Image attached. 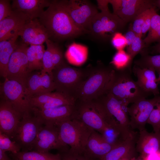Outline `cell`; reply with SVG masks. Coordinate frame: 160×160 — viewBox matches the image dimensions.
Here are the masks:
<instances>
[{"label":"cell","instance_id":"obj_8","mask_svg":"<svg viewBox=\"0 0 160 160\" xmlns=\"http://www.w3.org/2000/svg\"><path fill=\"white\" fill-rule=\"evenodd\" d=\"M0 98L9 102L23 115L31 111L30 98L26 87L19 82L7 78L0 84Z\"/></svg>","mask_w":160,"mask_h":160},{"label":"cell","instance_id":"obj_28","mask_svg":"<svg viewBox=\"0 0 160 160\" xmlns=\"http://www.w3.org/2000/svg\"><path fill=\"white\" fill-rule=\"evenodd\" d=\"M88 52V49L86 46L74 43L68 47L65 56L71 64L80 66L86 61Z\"/></svg>","mask_w":160,"mask_h":160},{"label":"cell","instance_id":"obj_10","mask_svg":"<svg viewBox=\"0 0 160 160\" xmlns=\"http://www.w3.org/2000/svg\"><path fill=\"white\" fill-rule=\"evenodd\" d=\"M43 125L40 119L34 115L29 114L23 116L12 138L20 146L21 151L33 150L37 135Z\"/></svg>","mask_w":160,"mask_h":160},{"label":"cell","instance_id":"obj_45","mask_svg":"<svg viewBox=\"0 0 160 160\" xmlns=\"http://www.w3.org/2000/svg\"><path fill=\"white\" fill-rule=\"evenodd\" d=\"M143 51L147 54L150 52L152 54L159 53L160 54V41L149 48L147 47V50L144 49Z\"/></svg>","mask_w":160,"mask_h":160},{"label":"cell","instance_id":"obj_46","mask_svg":"<svg viewBox=\"0 0 160 160\" xmlns=\"http://www.w3.org/2000/svg\"><path fill=\"white\" fill-rule=\"evenodd\" d=\"M145 160H160V151L148 155Z\"/></svg>","mask_w":160,"mask_h":160},{"label":"cell","instance_id":"obj_52","mask_svg":"<svg viewBox=\"0 0 160 160\" xmlns=\"http://www.w3.org/2000/svg\"><path fill=\"white\" fill-rule=\"evenodd\" d=\"M145 160V159H137V160Z\"/></svg>","mask_w":160,"mask_h":160},{"label":"cell","instance_id":"obj_20","mask_svg":"<svg viewBox=\"0 0 160 160\" xmlns=\"http://www.w3.org/2000/svg\"><path fill=\"white\" fill-rule=\"evenodd\" d=\"M30 20L25 14L13 10L10 16L0 21V41L9 39L18 34L22 26Z\"/></svg>","mask_w":160,"mask_h":160},{"label":"cell","instance_id":"obj_48","mask_svg":"<svg viewBox=\"0 0 160 160\" xmlns=\"http://www.w3.org/2000/svg\"><path fill=\"white\" fill-rule=\"evenodd\" d=\"M5 152L0 149V160H12L8 157Z\"/></svg>","mask_w":160,"mask_h":160},{"label":"cell","instance_id":"obj_41","mask_svg":"<svg viewBox=\"0 0 160 160\" xmlns=\"http://www.w3.org/2000/svg\"><path fill=\"white\" fill-rule=\"evenodd\" d=\"M12 11L9 1L0 0V21L10 16Z\"/></svg>","mask_w":160,"mask_h":160},{"label":"cell","instance_id":"obj_1","mask_svg":"<svg viewBox=\"0 0 160 160\" xmlns=\"http://www.w3.org/2000/svg\"><path fill=\"white\" fill-rule=\"evenodd\" d=\"M39 20L47 29L49 38L55 40L71 39L85 34L72 21L63 0L51 1Z\"/></svg>","mask_w":160,"mask_h":160},{"label":"cell","instance_id":"obj_40","mask_svg":"<svg viewBox=\"0 0 160 160\" xmlns=\"http://www.w3.org/2000/svg\"><path fill=\"white\" fill-rule=\"evenodd\" d=\"M111 41L113 46L118 51L123 50L127 45V41L124 36L120 32L115 33L112 38Z\"/></svg>","mask_w":160,"mask_h":160},{"label":"cell","instance_id":"obj_36","mask_svg":"<svg viewBox=\"0 0 160 160\" xmlns=\"http://www.w3.org/2000/svg\"><path fill=\"white\" fill-rule=\"evenodd\" d=\"M140 36H137L132 43L127 47V52L130 56L132 60L137 54L140 53L143 49L146 48Z\"/></svg>","mask_w":160,"mask_h":160},{"label":"cell","instance_id":"obj_43","mask_svg":"<svg viewBox=\"0 0 160 160\" xmlns=\"http://www.w3.org/2000/svg\"><path fill=\"white\" fill-rule=\"evenodd\" d=\"M156 8L155 6H153L149 9L142 27L141 32L142 36L145 34L146 32L149 30L152 17L154 13L157 12Z\"/></svg>","mask_w":160,"mask_h":160},{"label":"cell","instance_id":"obj_18","mask_svg":"<svg viewBox=\"0 0 160 160\" xmlns=\"http://www.w3.org/2000/svg\"><path fill=\"white\" fill-rule=\"evenodd\" d=\"M76 101L73 97L56 91L40 94L30 98L31 108H35L40 110L65 105H74Z\"/></svg>","mask_w":160,"mask_h":160},{"label":"cell","instance_id":"obj_15","mask_svg":"<svg viewBox=\"0 0 160 160\" xmlns=\"http://www.w3.org/2000/svg\"><path fill=\"white\" fill-rule=\"evenodd\" d=\"M74 118L92 129L100 133L107 126L92 101L76 100Z\"/></svg>","mask_w":160,"mask_h":160},{"label":"cell","instance_id":"obj_2","mask_svg":"<svg viewBox=\"0 0 160 160\" xmlns=\"http://www.w3.org/2000/svg\"><path fill=\"white\" fill-rule=\"evenodd\" d=\"M131 69L114 71L106 91L111 93L127 108L130 103L146 99L152 95L141 87L131 76Z\"/></svg>","mask_w":160,"mask_h":160},{"label":"cell","instance_id":"obj_6","mask_svg":"<svg viewBox=\"0 0 160 160\" xmlns=\"http://www.w3.org/2000/svg\"><path fill=\"white\" fill-rule=\"evenodd\" d=\"M107 125L121 130H130L126 108L111 93L106 91L92 101Z\"/></svg>","mask_w":160,"mask_h":160},{"label":"cell","instance_id":"obj_7","mask_svg":"<svg viewBox=\"0 0 160 160\" xmlns=\"http://www.w3.org/2000/svg\"><path fill=\"white\" fill-rule=\"evenodd\" d=\"M55 125L61 140L70 146L69 150L83 154L87 140L93 130L75 118L63 121Z\"/></svg>","mask_w":160,"mask_h":160},{"label":"cell","instance_id":"obj_44","mask_svg":"<svg viewBox=\"0 0 160 160\" xmlns=\"http://www.w3.org/2000/svg\"><path fill=\"white\" fill-rule=\"evenodd\" d=\"M137 36L136 34L129 28L124 36L127 41V46L129 45L132 43Z\"/></svg>","mask_w":160,"mask_h":160},{"label":"cell","instance_id":"obj_31","mask_svg":"<svg viewBox=\"0 0 160 160\" xmlns=\"http://www.w3.org/2000/svg\"><path fill=\"white\" fill-rule=\"evenodd\" d=\"M143 40L146 47L152 43L160 41V15L156 12L152 17L148 34Z\"/></svg>","mask_w":160,"mask_h":160},{"label":"cell","instance_id":"obj_11","mask_svg":"<svg viewBox=\"0 0 160 160\" xmlns=\"http://www.w3.org/2000/svg\"><path fill=\"white\" fill-rule=\"evenodd\" d=\"M28 45L23 42L18 44L9 59L6 77L9 79L17 81L26 87L30 74L26 54Z\"/></svg>","mask_w":160,"mask_h":160},{"label":"cell","instance_id":"obj_17","mask_svg":"<svg viewBox=\"0 0 160 160\" xmlns=\"http://www.w3.org/2000/svg\"><path fill=\"white\" fill-rule=\"evenodd\" d=\"M23 117L9 102L0 99V132L12 139Z\"/></svg>","mask_w":160,"mask_h":160},{"label":"cell","instance_id":"obj_42","mask_svg":"<svg viewBox=\"0 0 160 160\" xmlns=\"http://www.w3.org/2000/svg\"><path fill=\"white\" fill-rule=\"evenodd\" d=\"M62 160H94L86 156L84 154H80L67 151L60 153Z\"/></svg>","mask_w":160,"mask_h":160},{"label":"cell","instance_id":"obj_25","mask_svg":"<svg viewBox=\"0 0 160 160\" xmlns=\"http://www.w3.org/2000/svg\"><path fill=\"white\" fill-rule=\"evenodd\" d=\"M132 71L137 78L136 81L139 86L154 96L159 95V83L153 69L141 68L135 65Z\"/></svg>","mask_w":160,"mask_h":160},{"label":"cell","instance_id":"obj_32","mask_svg":"<svg viewBox=\"0 0 160 160\" xmlns=\"http://www.w3.org/2000/svg\"><path fill=\"white\" fill-rule=\"evenodd\" d=\"M140 53L141 57L134 61L135 65L141 68L153 69L157 72L160 70V54L150 55L143 52Z\"/></svg>","mask_w":160,"mask_h":160},{"label":"cell","instance_id":"obj_24","mask_svg":"<svg viewBox=\"0 0 160 160\" xmlns=\"http://www.w3.org/2000/svg\"><path fill=\"white\" fill-rule=\"evenodd\" d=\"M51 1L48 0H14L12 8V10L21 12L28 16L31 20L39 18L44 11L49 7Z\"/></svg>","mask_w":160,"mask_h":160},{"label":"cell","instance_id":"obj_38","mask_svg":"<svg viewBox=\"0 0 160 160\" xmlns=\"http://www.w3.org/2000/svg\"><path fill=\"white\" fill-rule=\"evenodd\" d=\"M147 123L152 126L154 132L159 133L160 131V111L158 108L153 110Z\"/></svg>","mask_w":160,"mask_h":160},{"label":"cell","instance_id":"obj_47","mask_svg":"<svg viewBox=\"0 0 160 160\" xmlns=\"http://www.w3.org/2000/svg\"><path fill=\"white\" fill-rule=\"evenodd\" d=\"M136 150L133 151L129 153L120 160H131L135 155Z\"/></svg>","mask_w":160,"mask_h":160},{"label":"cell","instance_id":"obj_14","mask_svg":"<svg viewBox=\"0 0 160 160\" xmlns=\"http://www.w3.org/2000/svg\"><path fill=\"white\" fill-rule=\"evenodd\" d=\"M44 125L39 130L33 149L41 152H49L50 150L56 149L60 153L68 150V146L61 140L55 125Z\"/></svg>","mask_w":160,"mask_h":160},{"label":"cell","instance_id":"obj_39","mask_svg":"<svg viewBox=\"0 0 160 160\" xmlns=\"http://www.w3.org/2000/svg\"><path fill=\"white\" fill-rule=\"evenodd\" d=\"M52 59L55 68L65 62L62 51L58 45L54 42L52 45Z\"/></svg>","mask_w":160,"mask_h":160},{"label":"cell","instance_id":"obj_3","mask_svg":"<svg viewBox=\"0 0 160 160\" xmlns=\"http://www.w3.org/2000/svg\"><path fill=\"white\" fill-rule=\"evenodd\" d=\"M97 1V8L101 12L92 19L87 34L94 41L100 43L106 42L111 40L115 33L122 31L126 23L110 12L108 0Z\"/></svg>","mask_w":160,"mask_h":160},{"label":"cell","instance_id":"obj_4","mask_svg":"<svg viewBox=\"0 0 160 160\" xmlns=\"http://www.w3.org/2000/svg\"><path fill=\"white\" fill-rule=\"evenodd\" d=\"M114 68L99 62L93 67L89 75L78 89L76 100L91 101L97 98L107 90L112 77Z\"/></svg>","mask_w":160,"mask_h":160},{"label":"cell","instance_id":"obj_26","mask_svg":"<svg viewBox=\"0 0 160 160\" xmlns=\"http://www.w3.org/2000/svg\"><path fill=\"white\" fill-rule=\"evenodd\" d=\"M18 36L17 34L9 39L0 42V74L5 79L10 57L18 45L16 41Z\"/></svg>","mask_w":160,"mask_h":160},{"label":"cell","instance_id":"obj_29","mask_svg":"<svg viewBox=\"0 0 160 160\" xmlns=\"http://www.w3.org/2000/svg\"><path fill=\"white\" fill-rule=\"evenodd\" d=\"M44 46L30 45L27 50L26 54L28 62V71L31 73L34 70L43 69V57L45 51Z\"/></svg>","mask_w":160,"mask_h":160},{"label":"cell","instance_id":"obj_30","mask_svg":"<svg viewBox=\"0 0 160 160\" xmlns=\"http://www.w3.org/2000/svg\"><path fill=\"white\" fill-rule=\"evenodd\" d=\"M13 160H62L60 153L53 154L49 152L35 151H20L16 153H11Z\"/></svg>","mask_w":160,"mask_h":160},{"label":"cell","instance_id":"obj_37","mask_svg":"<svg viewBox=\"0 0 160 160\" xmlns=\"http://www.w3.org/2000/svg\"><path fill=\"white\" fill-rule=\"evenodd\" d=\"M150 9V8H149ZM142 12L131 23L129 28L132 30L137 36L142 37V27L149 9Z\"/></svg>","mask_w":160,"mask_h":160},{"label":"cell","instance_id":"obj_9","mask_svg":"<svg viewBox=\"0 0 160 160\" xmlns=\"http://www.w3.org/2000/svg\"><path fill=\"white\" fill-rule=\"evenodd\" d=\"M63 1L73 22L85 34H87L92 19L99 12L97 7L88 0H63Z\"/></svg>","mask_w":160,"mask_h":160},{"label":"cell","instance_id":"obj_19","mask_svg":"<svg viewBox=\"0 0 160 160\" xmlns=\"http://www.w3.org/2000/svg\"><path fill=\"white\" fill-rule=\"evenodd\" d=\"M18 35L23 42L30 45H42L49 38L47 29L37 18L25 24L19 30Z\"/></svg>","mask_w":160,"mask_h":160},{"label":"cell","instance_id":"obj_23","mask_svg":"<svg viewBox=\"0 0 160 160\" xmlns=\"http://www.w3.org/2000/svg\"><path fill=\"white\" fill-rule=\"evenodd\" d=\"M135 148L144 159L149 155L160 151V131L149 132L145 129L140 131Z\"/></svg>","mask_w":160,"mask_h":160},{"label":"cell","instance_id":"obj_5","mask_svg":"<svg viewBox=\"0 0 160 160\" xmlns=\"http://www.w3.org/2000/svg\"><path fill=\"white\" fill-rule=\"evenodd\" d=\"M92 68L91 66L85 68L73 67L65 62L55 68L52 76L55 90L76 99L78 89L89 75Z\"/></svg>","mask_w":160,"mask_h":160},{"label":"cell","instance_id":"obj_12","mask_svg":"<svg viewBox=\"0 0 160 160\" xmlns=\"http://www.w3.org/2000/svg\"><path fill=\"white\" fill-rule=\"evenodd\" d=\"M113 13L126 24L132 21L140 14L154 6L153 0H108Z\"/></svg>","mask_w":160,"mask_h":160},{"label":"cell","instance_id":"obj_35","mask_svg":"<svg viewBox=\"0 0 160 160\" xmlns=\"http://www.w3.org/2000/svg\"><path fill=\"white\" fill-rule=\"evenodd\" d=\"M0 149L6 152L10 151L16 153L20 151L21 148L14 141H12L6 135L0 131Z\"/></svg>","mask_w":160,"mask_h":160},{"label":"cell","instance_id":"obj_22","mask_svg":"<svg viewBox=\"0 0 160 160\" xmlns=\"http://www.w3.org/2000/svg\"><path fill=\"white\" fill-rule=\"evenodd\" d=\"M115 146L109 143L100 133L93 130L87 140L83 154L91 159L98 160Z\"/></svg>","mask_w":160,"mask_h":160},{"label":"cell","instance_id":"obj_50","mask_svg":"<svg viewBox=\"0 0 160 160\" xmlns=\"http://www.w3.org/2000/svg\"><path fill=\"white\" fill-rule=\"evenodd\" d=\"M157 72L158 73L159 75V76L158 78H157V81L159 84L160 82V70H159Z\"/></svg>","mask_w":160,"mask_h":160},{"label":"cell","instance_id":"obj_27","mask_svg":"<svg viewBox=\"0 0 160 160\" xmlns=\"http://www.w3.org/2000/svg\"><path fill=\"white\" fill-rule=\"evenodd\" d=\"M136 135L115 147L98 160H120L130 152L136 150Z\"/></svg>","mask_w":160,"mask_h":160},{"label":"cell","instance_id":"obj_13","mask_svg":"<svg viewBox=\"0 0 160 160\" xmlns=\"http://www.w3.org/2000/svg\"><path fill=\"white\" fill-rule=\"evenodd\" d=\"M160 100V96H154L149 99H143L132 103L127 107V111L130 116L129 125L133 129L139 131L145 129L149 116Z\"/></svg>","mask_w":160,"mask_h":160},{"label":"cell","instance_id":"obj_49","mask_svg":"<svg viewBox=\"0 0 160 160\" xmlns=\"http://www.w3.org/2000/svg\"><path fill=\"white\" fill-rule=\"evenodd\" d=\"M153 4L156 8L160 9V0H153Z\"/></svg>","mask_w":160,"mask_h":160},{"label":"cell","instance_id":"obj_34","mask_svg":"<svg viewBox=\"0 0 160 160\" xmlns=\"http://www.w3.org/2000/svg\"><path fill=\"white\" fill-rule=\"evenodd\" d=\"M47 49L45 50L43 57V69L41 72L48 73L52 76V72L55 68L52 59V49L53 42L49 39L46 41Z\"/></svg>","mask_w":160,"mask_h":160},{"label":"cell","instance_id":"obj_51","mask_svg":"<svg viewBox=\"0 0 160 160\" xmlns=\"http://www.w3.org/2000/svg\"><path fill=\"white\" fill-rule=\"evenodd\" d=\"M156 107L157 108H158L160 111V100L158 103V105H157Z\"/></svg>","mask_w":160,"mask_h":160},{"label":"cell","instance_id":"obj_21","mask_svg":"<svg viewBox=\"0 0 160 160\" xmlns=\"http://www.w3.org/2000/svg\"><path fill=\"white\" fill-rule=\"evenodd\" d=\"M26 90L30 97L55 90L52 76L48 73H31L26 82Z\"/></svg>","mask_w":160,"mask_h":160},{"label":"cell","instance_id":"obj_33","mask_svg":"<svg viewBox=\"0 0 160 160\" xmlns=\"http://www.w3.org/2000/svg\"><path fill=\"white\" fill-rule=\"evenodd\" d=\"M133 60L130 56L123 50H118L113 57L111 64L115 69L122 70L131 68Z\"/></svg>","mask_w":160,"mask_h":160},{"label":"cell","instance_id":"obj_16","mask_svg":"<svg viewBox=\"0 0 160 160\" xmlns=\"http://www.w3.org/2000/svg\"><path fill=\"white\" fill-rule=\"evenodd\" d=\"M76 104L40 110L31 108L34 115L38 118L44 125H55L57 123L74 117Z\"/></svg>","mask_w":160,"mask_h":160}]
</instances>
